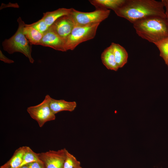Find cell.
Returning a JSON list of instances; mask_svg holds the SVG:
<instances>
[{"instance_id":"obj_9","label":"cell","mask_w":168,"mask_h":168,"mask_svg":"<svg viewBox=\"0 0 168 168\" xmlns=\"http://www.w3.org/2000/svg\"><path fill=\"white\" fill-rule=\"evenodd\" d=\"M65 40L49 29L43 35L39 45L51 48L56 50L66 51L64 48Z\"/></svg>"},{"instance_id":"obj_15","label":"cell","mask_w":168,"mask_h":168,"mask_svg":"<svg viewBox=\"0 0 168 168\" xmlns=\"http://www.w3.org/2000/svg\"><path fill=\"white\" fill-rule=\"evenodd\" d=\"M112 47L115 61L119 68H122L127 62L128 53L125 49L120 44L112 43Z\"/></svg>"},{"instance_id":"obj_6","label":"cell","mask_w":168,"mask_h":168,"mask_svg":"<svg viewBox=\"0 0 168 168\" xmlns=\"http://www.w3.org/2000/svg\"><path fill=\"white\" fill-rule=\"evenodd\" d=\"M51 97L47 95L41 103L35 106L27 108V111L31 117L38 123L42 127L47 122L55 119L56 117L49 106Z\"/></svg>"},{"instance_id":"obj_21","label":"cell","mask_w":168,"mask_h":168,"mask_svg":"<svg viewBox=\"0 0 168 168\" xmlns=\"http://www.w3.org/2000/svg\"><path fill=\"white\" fill-rule=\"evenodd\" d=\"M29 168H45L43 161H35L27 164Z\"/></svg>"},{"instance_id":"obj_3","label":"cell","mask_w":168,"mask_h":168,"mask_svg":"<svg viewBox=\"0 0 168 168\" xmlns=\"http://www.w3.org/2000/svg\"><path fill=\"white\" fill-rule=\"evenodd\" d=\"M17 21L18 23L17 30L12 37L5 39L2 42L3 49L10 54L16 52H20L28 58L30 62L33 63L34 60L31 55V46L23 33L26 24L20 17Z\"/></svg>"},{"instance_id":"obj_12","label":"cell","mask_w":168,"mask_h":168,"mask_svg":"<svg viewBox=\"0 0 168 168\" xmlns=\"http://www.w3.org/2000/svg\"><path fill=\"white\" fill-rule=\"evenodd\" d=\"M101 58L102 63L108 69L116 71L119 68L115 61L113 50L110 45L102 53Z\"/></svg>"},{"instance_id":"obj_19","label":"cell","mask_w":168,"mask_h":168,"mask_svg":"<svg viewBox=\"0 0 168 168\" xmlns=\"http://www.w3.org/2000/svg\"><path fill=\"white\" fill-rule=\"evenodd\" d=\"M63 168H82L80 162L72 154L68 151L64 164Z\"/></svg>"},{"instance_id":"obj_16","label":"cell","mask_w":168,"mask_h":168,"mask_svg":"<svg viewBox=\"0 0 168 168\" xmlns=\"http://www.w3.org/2000/svg\"><path fill=\"white\" fill-rule=\"evenodd\" d=\"M24 34L31 45H39L43 37L42 34L35 29L25 24Z\"/></svg>"},{"instance_id":"obj_20","label":"cell","mask_w":168,"mask_h":168,"mask_svg":"<svg viewBox=\"0 0 168 168\" xmlns=\"http://www.w3.org/2000/svg\"><path fill=\"white\" fill-rule=\"evenodd\" d=\"M26 25L35 29L43 34L46 32L49 27L42 18L36 22Z\"/></svg>"},{"instance_id":"obj_17","label":"cell","mask_w":168,"mask_h":168,"mask_svg":"<svg viewBox=\"0 0 168 168\" xmlns=\"http://www.w3.org/2000/svg\"><path fill=\"white\" fill-rule=\"evenodd\" d=\"M35 161H42L39 158V153L34 152L29 147L26 146L22 162L20 166Z\"/></svg>"},{"instance_id":"obj_10","label":"cell","mask_w":168,"mask_h":168,"mask_svg":"<svg viewBox=\"0 0 168 168\" xmlns=\"http://www.w3.org/2000/svg\"><path fill=\"white\" fill-rule=\"evenodd\" d=\"M49 106L51 111L55 114L63 111H73L77 106V103L75 101H67L63 100H57L51 98Z\"/></svg>"},{"instance_id":"obj_1","label":"cell","mask_w":168,"mask_h":168,"mask_svg":"<svg viewBox=\"0 0 168 168\" xmlns=\"http://www.w3.org/2000/svg\"><path fill=\"white\" fill-rule=\"evenodd\" d=\"M118 16L132 23L142 18L158 16L166 18L161 1L155 0H125L123 4L114 11Z\"/></svg>"},{"instance_id":"obj_8","label":"cell","mask_w":168,"mask_h":168,"mask_svg":"<svg viewBox=\"0 0 168 168\" xmlns=\"http://www.w3.org/2000/svg\"><path fill=\"white\" fill-rule=\"evenodd\" d=\"M74 26V23L69 14L58 18L49 27V28L65 40Z\"/></svg>"},{"instance_id":"obj_22","label":"cell","mask_w":168,"mask_h":168,"mask_svg":"<svg viewBox=\"0 0 168 168\" xmlns=\"http://www.w3.org/2000/svg\"><path fill=\"white\" fill-rule=\"evenodd\" d=\"M0 60L6 63L10 64L14 63L13 60L8 58L5 56L1 50H0Z\"/></svg>"},{"instance_id":"obj_5","label":"cell","mask_w":168,"mask_h":168,"mask_svg":"<svg viewBox=\"0 0 168 168\" xmlns=\"http://www.w3.org/2000/svg\"><path fill=\"white\" fill-rule=\"evenodd\" d=\"M110 10L108 9H96L90 12H83L74 8L69 15L75 26H84L98 23L106 19L109 16Z\"/></svg>"},{"instance_id":"obj_23","label":"cell","mask_w":168,"mask_h":168,"mask_svg":"<svg viewBox=\"0 0 168 168\" xmlns=\"http://www.w3.org/2000/svg\"><path fill=\"white\" fill-rule=\"evenodd\" d=\"M161 1L163 4L164 8H165V14L167 19L168 21V0H162Z\"/></svg>"},{"instance_id":"obj_11","label":"cell","mask_w":168,"mask_h":168,"mask_svg":"<svg viewBox=\"0 0 168 168\" xmlns=\"http://www.w3.org/2000/svg\"><path fill=\"white\" fill-rule=\"evenodd\" d=\"M96 9H110L114 11L120 7L125 0H91L89 1Z\"/></svg>"},{"instance_id":"obj_18","label":"cell","mask_w":168,"mask_h":168,"mask_svg":"<svg viewBox=\"0 0 168 168\" xmlns=\"http://www.w3.org/2000/svg\"><path fill=\"white\" fill-rule=\"evenodd\" d=\"M160 51V56L168 66V37L155 44Z\"/></svg>"},{"instance_id":"obj_14","label":"cell","mask_w":168,"mask_h":168,"mask_svg":"<svg viewBox=\"0 0 168 168\" xmlns=\"http://www.w3.org/2000/svg\"><path fill=\"white\" fill-rule=\"evenodd\" d=\"M71 8H60L55 11L48 12L43 13L42 19L47 25L50 27L54 22L59 18L69 14Z\"/></svg>"},{"instance_id":"obj_4","label":"cell","mask_w":168,"mask_h":168,"mask_svg":"<svg viewBox=\"0 0 168 168\" xmlns=\"http://www.w3.org/2000/svg\"><path fill=\"white\" fill-rule=\"evenodd\" d=\"M100 23L84 26H75L71 32L65 40L66 51L73 50L80 43L95 37Z\"/></svg>"},{"instance_id":"obj_24","label":"cell","mask_w":168,"mask_h":168,"mask_svg":"<svg viewBox=\"0 0 168 168\" xmlns=\"http://www.w3.org/2000/svg\"><path fill=\"white\" fill-rule=\"evenodd\" d=\"M18 168H29L27 165H25L19 167Z\"/></svg>"},{"instance_id":"obj_13","label":"cell","mask_w":168,"mask_h":168,"mask_svg":"<svg viewBox=\"0 0 168 168\" xmlns=\"http://www.w3.org/2000/svg\"><path fill=\"white\" fill-rule=\"evenodd\" d=\"M26 146L21 147L16 149L11 158L0 166V168H18L21 166Z\"/></svg>"},{"instance_id":"obj_7","label":"cell","mask_w":168,"mask_h":168,"mask_svg":"<svg viewBox=\"0 0 168 168\" xmlns=\"http://www.w3.org/2000/svg\"><path fill=\"white\" fill-rule=\"evenodd\" d=\"M68 151L63 148L57 151L49 150L39 153V155L45 168H63Z\"/></svg>"},{"instance_id":"obj_2","label":"cell","mask_w":168,"mask_h":168,"mask_svg":"<svg viewBox=\"0 0 168 168\" xmlns=\"http://www.w3.org/2000/svg\"><path fill=\"white\" fill-rule=\"evenodd\" d=\"M133 25L139 36L155 44L168 37V21L166 18L149 16L136 21Z\"/></svg>"}]
</instances>
